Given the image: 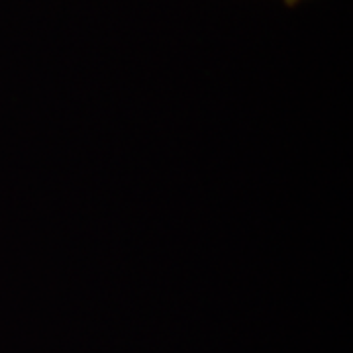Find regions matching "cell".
Returning a JSON list of instances; mask_svg holds the SVG:
<instances>
[{"instance_id":"cell-1","label":"cell","mask_w":353,"mask_h":353,"mask_svg":"<svg viewBox=\"0 0 353 353\" xmlns=\"http://www.w3.org/2000/svg\"><path fill=\"white\" fill-rule=\"evenodd\" d=\"M287 2H296V0H287Z\"/></svg>"}]
</instances>
